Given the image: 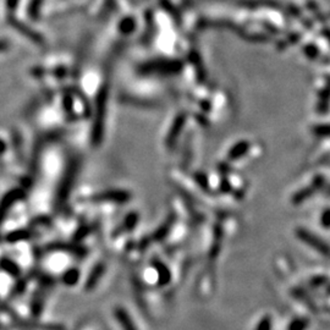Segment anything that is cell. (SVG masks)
<instances>
[{
  "instance_id": "22",
  "label": "cell",
  "mask_w": 330,
  "mask_h": 330,
  "mask_svg": "<svg viewBox=\"0 0 330 330\" xmlns=\"http://www.w3.org/2000/svg\"><path fill=\"white\" fill-rule=\"evenodd\" d=\"M320 223L325 229H329L330 227V209L324 210L323 214H321L320 218Z\"/></svg>"
},
{
  "instance_id": "25",
  "label": "cell",
  "mask_w": 330,
  "mask_h": 330,
  "mask_svg": "<svg viewBox=\"0 0 330 330\" xmlns=\"http://www.w3.org/2000/svg\"><path fill=\"white\" fill-rule=\"evenodd\" d=\"M18 2L19 0H8V9L13 11L16 8V5H18Z\"/></svg>"
},
{
  "instance_id": "12",
  "label": "cell",
  "mask_w": 330,
  "mask_h": 330,
  "mask_svg": "<svg viewBox=\"0 0 330 330\" xmlns=\"http://www.w3.org/2000/svg\"><path fill=\"white\" fill-rule=\"evenodd\" d=\"M138 221V214L137 213H130L127 214V217L124 219V221L121 223V225L114 231V236H118L122 234V232L131 231V230L135 229V226L137 225Z\"/></svg>"
},
{
  "instance_id": "3",
  "label": "cell",
  "mask_w": 330,
  "mask_h": 330,
  "mask_svg": "<svg viewBox=\"0 0 330 330\" xmlns=\"http://www.w3.org/2000/svg\"><path fill=\"white\" fill-rule=\"evenodd\" d=\"M296 236H297V238H300L302 242L307 243L309 247H312L313 250L321 253V255L325 256V257H330L329 244L324 242L321 238L317 237L313 232L308 231V230H306L304 227H298V229H296Z\"/></svg>"
},
{
  "instance_id": "7",
  "label": "cell",
  "mask_w": 330,
  "mask_h": 330,
  "mask_svg": "<svg viewBox=\"0 0 330 330\" xmlns=\"http://www.w3.org/2000/svg\"><path fill=\"white\" fill-rule=\"evenodd\" d=\"M45 251H65L69 253H73L77 257H85L87 255V250L85 247L78 246V244H71V243H62V242H56V243H49L45 249Z\"/></svg>"
},
{
  "instance_id": "24",
  "label": "cell",
  "mask_w": 330,
  "mask_h": 330,
  "mask_svg": "<svg viewBox=\"0 0 330 330\" xmlns=\"http://www.w3.org/2000/svg\"><path fill=\"white\" fill-rule=\"evenodd\" d=\"M131 25H132V21H131L130 19L125 20L124 22H121V26H120L121 32H122V31H130L131 30Z\"/></svg>"
},
{
  "instance_id": "6",
  "label": "cell",
  "mask_w": 330,
  "mask_h": 330,
  "mask_svg": "<svg viewBox=\"0 0 330 330\" xmlns=\"http://www.w3.org/2000/svg\"><path fill=\"white\" fill-rule=\"evenodd\" d=\"M22 197H24V191H22L21 189H16L10 191L9 193H7V195L4 196V198L0 201V225H2V223L4 221V219L7 218L8 213L13 208L14 204L21 200Z\"/></svg>"
},
{
  "instance_id": "14",
  "label": "cell",
  "mask_w": 330,
  "mask_h": 330,
  "mask_svg": "<svg viewBox=\"0 0 330 330\" xmlns=\"http://www.w3.org/2000/svg\"><path fill=\"white\" fill-rule=\"evenodd\" d=\"M172 225H173V219L170 218L169 220L165 221L163 225H161L160 227H159L158 230H156L154 234L150 236L149 241H147V242L143 243L144 246H148L150 241H160V240H163L165 236L168 235V232H169V230H170V227H172Z\"/></svg>"
},
{
  "instance_id": "4",
  "label": "cell",
  "mask_w": 330,
  "mask_h": 330,
  "mask_svg": "<svg viewBox=\"0 0 330 330\" xmlns=\"http://www.w3.org/2000/svg\"><path fill=\"white\" fill-rule=\"evenodd\" d=\"M53 285H54L53 279L48 277H45L43 280L41 281V284H39L38 290H37L36 295L33 296V300H32V313L33 315H36V317H38V315L41 314V312L43 311L45 298H47L48 292L50 291V289H52Z\"/></svg>"
},
{
  "instance_id": "16",
  "label": "cell",
  "mask_w": 330,
  "mask_h": 330,
  "mask_svg": "<svg viewBox=\"0 0 330 330\" xmlns=\"http://www.w3.org/2000/svg\"><path fill=\"white\" fill-rule=\"evenodd\" d=\"M247 149H249V144H247L246 142H241V143H237L229 152V159H230V160H236V159L241 158V156H242L244 153L247 152Z\"/></svg>"
},
{
  "instance_id": "26",
  "label": "cell",
  "mask_w": 330,
  "mask_h": 330,
  "mask_svg": "<svg viewBox=\"0 0 330 330\" xmlns=\"http://www.w3.org/2000/svg\"><path fill=\"white\" fill-rule=\"evenodd\" d=\"M9 42L8 41H0V52H5L9 48Z\"/></svg>"
},
{
  "instance_id": "27",
  "label": "cell",
  "mask_w": 330,
  "mask_h": 330,
  "mask_svg": "<svg viewBox=\"0 0 330 330\" xmlns=\"http://www.w3.org/2000/svg\"><path fill=\"white\" fill-rule=\"evenodd\" d=\"M329 193H330V191H329Z\"/></svg>"
},
{
  "instance_id": "23",
  "label": "cell",
  "mask_w": 330,
  "mask_h": 330,
  "mask_svg": "<svg viewBox=\"0 0 330 330\" xmlns=\"http://www.w3.org/2000/svg\"><path fill=\"white\" fill-rule=\"evenodd\" d=\"M196 180H197V183L200 184L204 190H208V183H207V176L206 175L197 174V175H196Z\"/></svg>"
},
{
  "instance_id": "15",
  "label": "cell",
  "mask_w": 330,
  "mask_h": 330,
  "mask_svg": "<svg viewBox=\"0 0 330 330\" xmlns=\"http://www.w3.org/2000/svg\"><path fill=\"white\" fill-rule=\"evenodd\" d=\"M32 236L33 232L30 231V230H18V231L10 232V234L7 236V241L8 242H19V241L28 240V238L32 237Z\"/></svg>"
},
{
  "instance_id": "11",
  "label": "cell",
  "mask_w": 330,
  "mask_h": 330,
  "mask_svg": "<svg viewBox=\"0 0 330 330\" xmlns=\"http://www.w3.org/2000/svg\"><path fill=\"white\" fill-rule=\"evenodd\" d=\"M105 272V264L104 263H98L97 266L93 268L92 272H91L90 277H88L87 281H86V290L90 291V290L95 289L97 286V284L99 283L102 277L104 275Z\"/></svg>"
},
{
  "instance_id": "9",
  "label": "cell",
  "mask_w": 330,
  "mask_h": 330,
  "mask_svg": "<svg viewBox=\"0 0 330 330\" xmlns=\"http://www.w3.org/2000/svg\"><path fill=\"white\" fill-rule=\"evenodd\" d=\"M323 184H324V179L321 178V176H318V178L314 179V181H313V184L311 185V186L306 187V189L301 190L300 192L296 193V195L294 196V198H292V202H294L295 204L302 203V202L306 201L307 198L311 197L315 190H318L319 187L323 186Z\"/></svg>"
},
{
  "instance_id": "18",
  "label": "cell",
  "mask_w": 330,
  "mask_h": 330,
  "mask_svg": "<svg viewBox=\"0 0 330 330\" xmlns=\"http://www.w3.org/2000/svg\"><path fill=\"white\" fill-rule=\"evenodd\" d=\"M0 267L4 270H7L8 273H10L11 275H14V277H18L20 274V269L18 268V266L9 260H2V262H0Z\"/></svg>"
},
{
  "instance_id": "10",
  "label": "cell",
  "mask_w": 330,
  "mask_h": 330,
  "mask_svg": "<svg viewBox=\"0 0 330 330\" xmlns=\"http://www.w3.org/2000/svg\"><path fill=\"white\" fill-rule=\"evenodd\" d=\"M114 313H115L116 320L119 321V324H120V326L122 329L124 330H137L136 325L133 324V320L131 319L129 313L125 311L122 307H116Z\"/></svg>"
},
{
  "instance_id": "2",
  "label": "cell",
  "mask_w": 330,
  "mask_h": 330,
  "mask_svg": "<svg viewBox=\"0 0 330 330\" xmlns=\"http://www.w3.org/2000/svg\"><path fill=\"white\" fill-rule=\"evenodd\" d=\"M107 103H108V87L103 86L99 91L96 101V115L93 121L91 141L95 147H99L104 138V125L105 115H107Z\"/></svg>"
},
{
  "instance_id": "19",
  "label": "cell",
  "mask_w": 330,
  "mask_h": 330,
  "mask_svg": "<svg viewBox=\"0 0 330 330\" xmlns=\"http://www.w3.org/2000/svg\"><path fill=\"white\" fill-rule=\"evenodd\" d=\"M308 326V321L304 319H295L287 326V330H306Z\"/></svg>"
},
{
  "instance_id": "17",
  "label": "cell",
  "mask_w": 330,
  "mask_h": 330,
  "mask_svg": "<svg viewBox=\"0 0 330 330\" xmlns=\"http://www.w3.org/2000/svg\"><path fill=\"white\" fill-rule=\"evenodd\" d=\"M79 272L77 269H70L69 272H66L62 277V283L65 285H75L76 281L78 280Z\"/></svg>"
},
{
  "instance_id": "5",
  "label": "cell",
  "mask_w": 330,
  "mask_h": 330,
  "mask_svg": "<svg viewBox=\"0 0 330 330\" xmlns=\"http://www.w3.org/2000/svg\"><path fill=\"white\" fill-rule=\"evenodd\" d=\"M131 198V195L127 191L124 190H110V191H105L97 193V195L92 196L93 202H113V203H125Z\"/></svg>"
},
{
  "instance_id": "1",
  "label": "cell",
  "mask_w": 330,
  "mask_h": 330,
  "mask_svg": "<svg viewBox=\"0 0 330 330\" xmlns=\"http://www.w3.org/2000/svg\"><path fill=\"white\" fill-rule=\"evenodd\" d=\"M79 169H81V160L78 158H72L67 163L60 184H59L58 192H56L55 207L58 209L62 208L67 200H69L71 191L73 189V185H75L76 180H77Z\"/></svg>"
},
{
  "instance_id": "8",
  "label": "cell",
  "mask_w": 330,
  "mask_h": 330,
  "mask_svg": "<svg viewBox=\"0 0 330 330\" xmlns=\"http://www.w3.org/2000/svg\"><path fill=\"white\" fill-rule=\"evenodd\" d=\"M8 19H9V20H8V21H9V24L11 25V26L15 27L20 33H22V35H25L26 37H28V38H30L31 41L36 42V43H39V44L43 43V38H42V37L39 36L38 33H36L35 31L31 30V28L28 27V26H26V25H24V24H21V22H19L18 20L14 19V16H11L10 14H9V15H8Z\"/></svg>"
},
{
  "instance_id": "13",
  "label": "cell",
  "mask_w": 330,
  "mask_h": 330,
  "mask_svg": "<svg viewBox=\"0 0 330 330\" xmlns=\"http://www.w3.org/2000/svg\"><path fill=\"white\" fill-rule=\"evenodd\" d=\"M153 264H154L156 272H158L159 285H167L170 281V279H172L169 269L164 266V263H161V262H159L158 260L153 261Z\"/></svg>"
},
{
  "instance_id": "21",
  "label": "cell",
  "mask_w": 330,
  "mask_h": 330,
  "mask_svg": "<svg viewBox=\"0 0 330 330\" xmlns=\"http://www.w3.org/2000/svg\"><path fill=\"white\" fill-rule=\"evenodd\" d=\"M256 330H272V318H270L269 315H266V317L260 321V324H258Z\"/></svg>"
},
{
  "instance_id": "20",
  "label": "cell",
  "mask_w": 330,
  "mask_h": 330,
  "mask_svg": "<svg viewBox=\"0 0 330 330\" xmlns=\"http://www.w3.org/2000/svg\"><path fill=\"white\" fill-rule=\"evenodd\" d=\"M41 4H42V0H32V2H31L30 11H28V14H30L31 18L35 19L38 16L39 7H41Z\"/></svg>"
}]
</instances>
